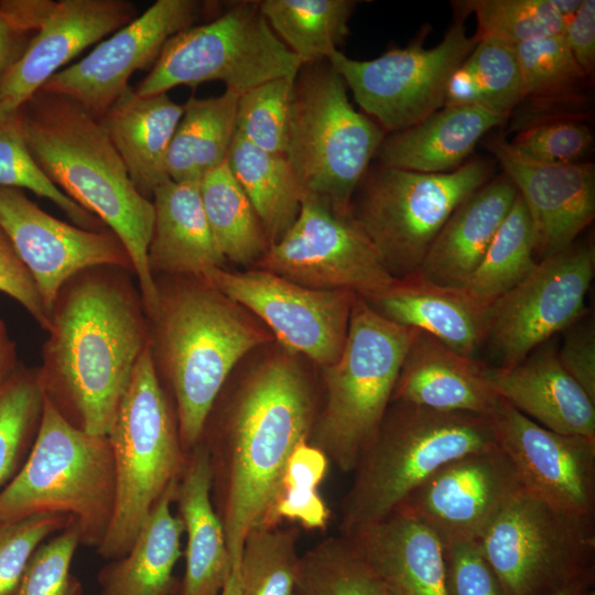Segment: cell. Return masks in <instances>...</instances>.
I'll use <instances>...</instances> for the list:
<instances>
[{
    "mask_svg": "<svg viewBox=\"0 0 595 595\" xmlns=\"http://www.w3.org/2000/svg\"><path fill=\"white\" fill-rule=\"evenodd\" d=\"M318 409L312 378L289 353L257 363L218 394L201 441L234 565L269 509L290 455L309 442Z\"/></svg>",
    "mask_w": 595,
    "mask_h": 595,
    "instance_id": "obj_1",
    "label": "cell"
},
{
    "mask_svg": "<svg viewBox=\"0 0 595 595\" xmlns=\"http://www.w3.org/2000/svg\"><path fill=\"white\" fill-rule=\"evenodd\" d=\"M132 270L96 266L60 289L37 367L47 401L72 425L108 435L133 369L150 342Z\"/></svg>",
    "mask_w": 595,
    "mask_h": 595,
    "instance_id": "obj_2",
    "label": "cell"
},
{
    "mask_svg": "<svg viewBox=\"0 0 595 595\" xmlns=\"http://www.w3.org/2000/svg\"><path fill=\"white\" fill-rule=\"evenodd\" d=\"M148 317L150 351L170 396L184 452L201 440L207 416L234 368L270 342V331L202 277L161 275Z\"/></svg>",
    "mask_w": 595,
    "mask_h": 595,
    "instance_id": "obj_3",
    "label": "cell"
},
{
    "mask_svg": "<svg viewBox=\"0 0 595 595\" xmlns=\"http://www.w3.org/2000/svg\"><path fill=\"white\" fill-rule=\"evenodd\" d=\"M26 147L46 176L125 246L147 316L158 289L147 260L152 201L141 195L99 120L73 99L40 89L20 109Z\"/></svg>",
    "mask_w": 595,
    "mask_h": 595,
    "instance_id": "obj_4",
    "label": "cell"
},
{
    "mask_svg": "<svg viewBox=\"0 0 595 595\" xmlns=\"http://www.w3.org/2000/svg\"><path fill=\"white\" fill-rule=\"evenodd\" d=\"M497 446L491 416L390 402L353 470L340 533L385 518L446 463Z\"/></svg>",
    "mask_w": 595,
    "mask_h": 595,
    "instance_id": "obj_5",
    "label": "cell"
},
{
    "mask_svg": "<svg viewBox=\"0 0 595 595\" xmlns=\"http://www.w3.org/2000/svg\"><path fill=\"white\" fill-rule=\"evenodd\" d=\"M416 333L356 296L343 350L322 367L325 398L309 440L338 469L353 472L375 435Z\"/></svg>",
    "mask_w": 595,
    "mask_h": 595,
    "instance_id": "obj_6",
    "label": "cell"
},
{
    "mask_svg": "<svg viewBox=\"0 0 595 595\" xmlns=\"http://www.w3.org/2000/svg\"><path fill=\"white\" fill-rule=\"evenodd\" d=\"M115 507V469L107 435L68 423L44 397L41 423L20 470L0 490V521L37 513L71 516L80 545L99 547Z\"/></svg>",
    "mask_w": 595,
    "mask_h": 595,
    "instance_id": "obj_7",
    "label": "cell"
},
{
    "mask_svg": "<svg viewBox=\"0 0 595 595\" xmlns=\"http://www.w3.org/2000/svg\"><path fill=\"white\" fill-rule=\"evenodd\" d=\"M115 469V507L96 549L104 560L123 556L185 463L173 402L155 371L150 345L140 356L107 435Z\"/></svg>",
    "mask_w": 595,
    "mask_h": 595,
    "instance_id": "obj_8",
    "label": "cell"
},
{
    "mask_svg": "<svg viewBox=\"0 0 595 595\" xmlns=\"http://www.w3.org/2000/svg\"><path fill=\"white\" fill-rule=\"evenodd\" d=\"M386 132L349 101L347 85L325 60L298 72L286 156L304 195L349 215L354 194Z\"/></svg>",
    "mask_w": 595,
    "mask_h": 595,
    "instance_id": "obj_9",
    "label": "cell"
},
{
    "mask_svg": "<svg viewBox=\"0 0 595 595\" xmlns=\"http://www.w3.org/2000/svg\"><path fill=\"white\" fill-rule=\"evenodd\" d=\"M489 165L474 160L446 173L379 164L367 170L350 214L388 271L400 279L419 271L452 213L485 185Z\"/></svg>",
    "mask_w": 595,
    "mask_h": 595,
    "instance_id": "obj_10",
    "label": "cell"
},
{
    "mask_svg": "<svg viewBox=\"0 0 595 595\" xmlns=\"http://www.w3.org/2000/svg\"><path fill=\"white\" fill-rule=\"evenodd\" d=\"M302 65L273 32L259 1H237L173 35L134 91L147 97L219 80L242 94L270 79L294 78Z\"/></svg>",
    "mask_w": 595,
    "mask_h": 595,
    "instance_id": "obj_11",
    "label": "cell"
},
{
    "mask_svg": "<svg viewBox=\"0 0 595 595\" xmlns=\"http://www.w3.org/2000/svg\"><path fill=\"white\" fill-rule=\"evenodd\" d=\"M478 543L502 595H548L593 572L594 515L561 510L522 489Z\"/></svg>",
    "mask_w": 595,
    "mask_h": 595,
    "instance_id": "obj_12",
    "label": "cell"
},
{
    "mask_svg": "<svg viewBox=\"0 0 595 595\" xmlns=\"http://www.w3.org/2000/svg\"><path fill=\"white\" fill-rule=\"evenodd\" d=\"M457 13L433 47L413 44L369 61L349 58L339 50L328 57L356 102L385 132L410 128L444 107L451 76L477 44L466 34V14Z\"/></svg>",
    "mask_w": 595,
    "mask_h": 595,
    "instance_id": "obj_13",
    "label": "cell"
},
{
    "mask_svg": "<svg viewBox=\"0 0 595 595\" xmlns=\"http://www.w3.org/2000/svg\"><path fill=\"white\" fill-rule=\"evenodd\" d=\"M256 268L306 288L348 290L366 301L397 280L351 214L313 195H304L295 221Z\"/></svg>",
    "mask_w": 595,
    "mask_h": 595,
    "instance_id": "obj_14",
    "label": "cell"
},
{
    "mask_svg": "<svg viewBox=\"0 0 595 595\" xmlns=\"http://www.w3.org/2000/svg\"><path fill=\"white\" fill-rule=\"evenodd\" d=\"M594 267L593 247L573 244L538 261L491 305L486 342L498 367L520 363L583 316Z\"/></svg>",
    "mask_w": 595,
    "mask_h": 595,
    "instance_id": "obj_15",
    "label": "cell"
},
{
    "mask_svg": "<svg viewBox=\"0 0 595 595\" xmlns=\"http://www.w3.org/2000/svg\"><path fill=\"white\" fill-rule=\"evenodd\" d=\"M201 277L262 321L288 350L321 368L338 359L357 296L354 292L306 288L258 268L245 272L215 268Z\"/></svg>",
    "mask_w": 595,
    "mask_h": 595,
    "instance_id": "obj_16",
    "label": "cell"
},
{
    "mask_svg": "<svg viewBox=\"0 0 595 595\" xmlns=\"http://www.w3.org/2000/svg\"><path fill=\"white\" fill-rule=\"evenodd\" d=\"M210 7L197 0H158L41 89L73 99L99 119L130 87L131 75L153 66L165 43L193 26Z\"/></svg>",
    "mask_w": 595,
    "mask_h": 595,
    "instance_id": "obj_17",
    "label": "cell"
},
{
    "mask_svg": "<svg viewBox=\"0 0 595 595\" xmlns=\"http://www.w3.org/2000/svg\"><path fill=\"white\" fill-rule=\"evenodd\" d=\"M522 489L516 467L497 446L446 463L399 508L426 524L444 547L478 541L501 509Z\"/></svg>",
    "mask_w": 595,
    "mask_h": 595,
    "instance_id": "obj_18",
    "label": "cell"
},
{
    "mask_svg": "<svg viewBox=\"0 0 595 595\" xmlns=\"http://www.w3.org/2000/svg\"><path fill=\"white\" fill-rule=\"evenodd\" d=\"M0 227L32 275L48 316L62 285L80 270L117 266L133 271L109 228L89 230L62 221L19 188L0 185Z\"/></svg>",
    "mask_w": 595,
    "mask_h": 595,
    "instance_id": "obj_19",
    "label": "cell"
},
{
    "mask_svg": "<svg viewBox=\"0 0 595 595\" xmlns=\"http://www.w3.org/2000/svg\"><path fill=\"white\" fill-rule=\"evenodd\" d=\"M491 419L524 490L567 512L595 513V439L549 430L500 398Z\"/></svg>",
    "mask_w": 595,
    "mask_h": 595,
    "instance_id": "obj_20",
    "label": "cell"
},
{
    "mask_svg": "<svg viewBox=\"0 0 595 595\" xmlns=\"http://www.w3.org/2000/svg\"><path fill=\"white\" fill-rule=\"evenodd\" d=\"M486 147L527 207L537 261L571 247L595 216L594 165L532 160L501 137Z\"/></svg>",
    "mask_w": 595,
    "mask_h": 595,
    "instance_id": "obj_21",
    "label": "cell"
},
{
    "mask_svg": "<svg viewBox=\"0 0 595 595\" xmlns=\"http://www.w3.org/2000/svg\"><path fill=\"white\" fill-rule=\"evenodd\" d=\"M127 0L54 1L22 54L0 77V121L17 113L83 50L136 19Z\"/></svg>",
    "mask_w": 595,
    "mask_h": 595,
    "instance_id": "obj_22",
    "label": "cell"
},
{
    "mask_svg": "<svg viewBox=\"0 0 595 595\" xmlns=\"http://www.w3.org/2000/svg\"><path fill=\"white\" fill-rule=\"evenodd\" d=\"M490 367L418 331L403 359L392 401L491 416L499 397Z\"/></svg>",
    "mask_w": 595,
    "mask_h": 595,
    "instance_id": "obj_23",
    "label": "cell"
},
{
    "mask_svg": "<svg viewBox=\"0 0 595 595\" xmlns=\"http://www.w3.org/2000/svg\"><path fill=\"white\" fill-rule=\"evenodd\" d=\"M342 536L372 567L388 595H448L443 544L405 509Z\"/></svg>",
    "mask_w": 595,
    "mask_h": 595,
    "instance_id": "obj_24",
    "label": "cell"
},
{
    "mask_svg": "<svg viewBox=\"0 0 595 595\" xmlns=\"http://www.w3.org/2000/svg\"><path fill=\"white\" fill-rule=\"evenodd\" d=\"M489 378L500 399L540 425L595 439V401L563 369L552 344L513 366L490 367Z\"/></svg>",
    "mask_w": 595,
    "mask_h": 595,
    "instance_id": "obj_25",
    "label": "cell"
},
{
    "mask_svg": "<svg viewBox=\"0 0 595 595\" xmlns=\"http://www.w3.org/2000/svg\"><path fill=\"white\" fill-rule=\"evenodd\" d=\"M367 302L387 320L430 334L466 356L476 357L487 338L490 309L462 288L437 284L419 272L397 279Z\"/></svg>",
    "mask_w": 595,
    "mask_h": 595,
    "instance_id": "obj_26",
    "label": "cell"
},
{
    "mask_svg": "<svg viewBox=\"0 0 595 595\" xmlns=\"http://www.w3.org/2000/svg\"><path fill=\"white\" fill-rule=\"evenodd\" d=\"M174 502L186 536L178 595H220L236 565L213 505L208 453L201 440L186 452Z\"/></svg>",
    "mask_w": 595,
    "mask_h": 595,
    "instance_id": "obj_27",
    "label": "cell"
},
{
    "mask_svg": "<svg viewBox=\"0 0 595 595\" xmlns=\"http://www.w3.org/2000/svg\"><path fill=\"white\" fill-rule=\"evenodd\" d=\"M154 220L148 266L158 275L201 277L223 268L225 259L210 231L199 182L167 178L152 194Z\"/></svg>",
    "mask_w": 595,
    "mask_h": 595,
    "instance_id": "obj_28",
    "label": "cell"
},
{
    "mask_svg": "<svg viewBox=\"0 0 595 595\" xmlns=\"http://www.w3.org/2000/svg\"><path fill=\"white\" fill-rule=\"evenodd\" d=\"M517 195L505 174L473 193L441 228L418 272L441 285L462 286L480 262Z\"/></svg>",
    "mask_w": 595,
    "mask_h": 595,
    "instance_id": "obj_29",
    "label": "cell"
},
{
    "mask_svg": "<svg viewBox=\"0 0 595 595\" xmlns=\"http://www.w3.org/2000/svg\"><path fill=\"white\" fill-rule=\"evenodd\" d=\"M183 105L166 93L139 96L129 87L98 119L144 197L169 177L166 156Z\"/></svg>",
    "mask_w": 595,
    "mask_h": 595,
    "instance_id": "obj_30",
    "label": "cell"
},
{
    "mask_svg": "<svg viewBox=\"0 0 595 595\" xmlns=\"http://www.w3.org/2000/svg\"><path fill=\"white\" fill-rule=\"evenodd\" d=\"M508 117L479 106H445L421 122L386 136L374 158L388 167L451 172L461 166L486 132Z\"/></svg>",
    "mask_w": 595,
    "mask_h": 595,
    "instance_id": "obj_31",
    "label": "cell"
},
{
    "mask_svg": "<svg viewBox=\"0 0 595 595\" xmlns=\"http://www.w3.org/2000/svg\"><path fill=\"white\" fill-rule=\"evenodd\" d=\"M177 482L171 483L155 502L129 551L99 570V595L172 594L184 533L180 518L171 510Z\"/></svg>",
    "mask_w": 595,
    "mask_h": 595,
    "instance_id": "obj_32",
    "label": "cell"
},
{
    "mask_svg": "<svg viewBox=\"0 0 595 595\" xmlns=\"http://www.w3.org/2000/svg\"><path fill=\"white\" fill-rule=\"evenodd\" d=\"M239 93L226 88L218 97H191L172 137L166 171L176 182H201L224 164L236 134Z\"/></svg>",
    "mask_w": 595,
    "mask_h": 595,
    "instance_id": "obj_33",
    "label": "cell"
},
{
    "mask_svg": "<svg viewBox=\"0 0 595 595\" xmlns=\"http://www.w3.org/2000/svg\"><path fill=\"white\" fill-rule=\"evenodd\" d=\"M226 163L250 201L270 242L295 221L304 192L284 154L261 150L235 134Z\"/></svg>",
    "mask_w": 595,
    "mask_h": 595,
    "instance_id": "obj_34",
    "label": "cell"
},
{
    "mask_svg": "<svg viewBox=\"0 0 595 595\" xmlns=\"http://www.w3.org/2000/svg\"><path fill=\"white\" fill-rule=\"evenodd\" d=\"M199 191L210 231L224 259L241 266L256 264L270 242L226 162L201 180Z\"/></svg>",
    "mask_w": 595,
    "mask_h": 595,
    "instance_id": "obj_35",
    "label": "cell"
},
{
    "mask_svg": "<svg viewBox=\"0 0 595 595\" xmlns=\"http://www.w3.org/2000/svg\"><path fill=\"white\" fill-rule=\"evenodd\" d=\"M351 0H262L273 32L303 64L328 60L349 34Z\"/></svg>",
    "mask_w": 595,
    "mask_h": 595,
    "instance_id": "obj_36",
    "label": "cell"
},
{
    "mask_svg": "<svg viewBox=\"0 0 595 595\" xmlns=\"http://www.w3.org/2000/svg\"><path fill=\"white\" fill-rule=\"evenodd\" d=\"M532 225L517 195L480 262L462 288L479 305H491L523 280L537 266Z\"/></svg>",
    "mask_w": 595,
    "mask_h": 595,
    "instance_id": "obj_37",
    "label": "cell"
},
{
    "mask_svg": "<svg viewBox=\"0 0 595 595\" xmlns=\"http://www.w3.org/2000/svg\"><path fill=\"white\" fill-rule=\"evenodd\" d=\"M523 99L519 65L512 47L477 42L450 78L445 106H479L510 115Z\"/></svg>",
    "mask_w": 595,
    "mask_h": 595,
    "instance_id": "obj_38",
    "label": "cell"
},
{
    "mask_svg": "<svg viewBox=\"0 0 595 595\" xmlns=\"http://www.w3.org/2000/svg\"><path fill=\"white\" fill-rule=\"evenodd\" d=\"M299 538L296 526L251 528L238 565L240 595H294L301 562Z\"/></svg>",
    "mask_w": 595,
    "mask_h": 595,
    "instance_id": "obj_39",
    "label": "cell"
},
{
    "mask_svg": "<svg viewBox=\"0 0 595 595\" xmlns=\"http://www.w3.org/2000/svg\"><path fill=\"white\" fill-rule=\"evenodd\" d=\"M294 595H388L381 581L344 536L326 538L301 555Z\"/></svg>",
    "mask_w": 595,
    "mask_h": 595,
    "instance_id": "obj_40",
    "label": "cell"
},
{
    "mask_svg": "<svg viewBox=\"0 0 595 595\" xmlns=\"http://www.w3.org/2000/svg\"><path fill=\"white\" fill-rule=\"evenodd\" d=\"M328 464L321 450L309 442L300 443L290 455L273 500L259 524L279 526L286 520L304 529L325 530L329 509L318 487Z\"/></svg>",
    "mask_w": 595,
    "mask_h": 595,
    "instance_id": "obj_41",
    "label": "cell"
},
{
    "mask_svg": "<svg viewBox=\"0 0 595 595\" xmlns=\"http://www.w3.org/2000/svg\"><path fill=\"white\" fill-rule=\"evenodd\" d=\"M44 407L36 368L20 365L0 387V490L25 462L35 440Z\"/></svg>",
    "mask_w": 595,
    "mask_h": 595,
    "instance_id": "obj_42",
    "label": "cell"
},
{
    "mask_svg": "<svg viewBox=\"0 0 595 595\" xmlns=\"http://www.w3.org/2000/svg\"><path fill=\"white\" fill-rule=\"evenodd\" d=\"M464 14L473 13L476 42L493 41L510 47L531 40L562 34L565 19L551 0H467L453 2Z\"/></svg>",
    "mask_w": 595,
    "mask_h": 595,
    "instance_id": "obj_43",
    "label": "cell"
},
{
    "mask_svg": "<svg viewBox=\"0 0 595 595\" xmlns=\"http://www.w3.org/2000/svg\"><path fill=\"white\" fill-rule=\"evenodd\" d=\"M0 185L25 188L50 199L78 227L107 228L99 218L63 193L37 165L26 147L19 111L0 121Z\"/></svg>",
    "mask_w": 595,
    "mask_h": 595,
    "instance_id": "obj_44",
    "label": "cell"
},
{
    "mask_svg": "<svg viewBox=\"0 0 595 595\" xmlns=\"http://www.w3.org/2000/svg\"><path fill=\"white\" fill-rule=\"evenodd\" d=\"M294 79H270L240 94L236 133L261 150L284 154Z\"/></svg>",
    "mask_w": 595,
    "mask_h": 595,
    "instance_id": "obj_45",
    "label": "cell"
},
{
    "mask_svg": "<svg viewBox=\"0 0 595 595\" xmlns=\"http://www.w3.org/2000/svg\"><path fill=\"white\" fill-rule=\"evenodd\" d=\"M522 82L523 98H555L585 77L562 34L512 46Z\"/></svg>",
    "mask_w": 595,
    "mask_h": 595,
    "instance_id": "obj_46",
    "label": "cell"
},
{
    "mask_svg": "<svg viewBox=\"0 0 595 595\" xmlns=\"http://www.w3.org/2000/svg\"><path fill=\"white\" fill-rule=\"evenodd\" d=\"M79 545L80 530L72 519L34 551L13 595H82V584L71 572Z\"/></svg>",
    "mask_w": 595,
    "mask_h": 595,
    "instance_id": "obj_47",
    "label": "cell"
},
{
    "mask_svg": "<svg viewBox=\"0 0 595 595\" xmlns=\"http://www.w3.org/2000/svg\"><path fill=\"white\" fill-rule=\"evenodd\" d=\"M72 519L46 512L0 521V595L14 594L34 551Z\"/></svg>",
    "mask_w": 595,
    "mask_h": 595,
    "instance_id": "obj_48",
    "label": "cell"
},
{
    "mask_svg": "<svg viewBox=\"0 0 595 595\" xmlns=\"http://www.w3.org/2000/svg\"><path fill=\"white\" fill-rule=\"evenodd\" d=\"M585 123L559 120L538 123L521 131L510 144L522 155L548 163H573L592 147Z\"/></svg>",
    "mask_w": 595,
    "mask_h": 595,
    "instance_id": "obj_49",
    "label": "cell"
},
{
    "mask_svg": "<svg viewBox=\"0 0 595 595\" xmlns=\"http://www.w3.org/2000/svg\"><path fill=\"white\" fill-rule=\"evenodd\" d=\"M443 548L448 595H502L478 541L453 542Z\"/></svg>",
    "mask_w": 595,
    "mask_h": 595,
    "instance_id": "obj_50",
    "label": "cell"
},
{
    "mask_svg": "<svg viewBox=\"0 0 595 595\" xmlns=\"http://www.w3.org/2000/svg\"><path fill=\"white\" fill-rule=\"evenodd\" d=\"M0 292L17 301L42 329L48 331L50 316L44 307L36 284L1 227Z\"/></svg>",
    "mask_w": 595,
    "mask_h": 595,
    "instance_id": "obj_51",
    "label": "cell"
},
{
    "mask_svg": "<svg viewBox=\"0 0 595 595\" xmlns=\"http://www.w3.org/2000/svg\"><path fill=\"white\" fill-rule=\"evenodd\" d=\"M565 331L558 359L563 369L595 401V328L592 320H577Z\"/></svg>",
    "mask_w": 595,
    "mask_h": 595,
    "instance_id": "obj_52",
    "label": "cell"
},
{
    "mask_svg": "<svg viewBox=\"0 0 595 595\" xmlns=\"http://www.w3.org/2000/svg\"><path fill=\"white\" fill-rule=\"evenodd\" d=\"M563 35L582 72L589 75L595 65V1L582 0L574 14L565 20Z\"/></svg>",
    "mask_w": 595,
    "mask_h": 595,
    "instance_id": "obj_53",
    "label": "cell"
},
{
    "mask_svg": "<svg viewBox=\"0 0 595 595\" xmlns=\"http://www.w3.org/2000/svg\"><path fill=\"white\" fill-rule=\"evenodd\" d=\"M30 39L26 32L15 28L0 10V77L22 54Z\"/></svg>",
    "mask_w": 595,
    "mask_h": 595,
    "instance_id": "obj_54",
    "label": "cell"
},
{
    "mask_svg": "<svg viewBox=\"0 0 595 595\" xmlns=\"http://www.w3.org/2000/svg\"><path fill=\"white\" fill-rule=\"evenodd\" d=\"M20 365L15 343L9 334L6 323L0 318V387Z\"/></svg>",
    "mask_w": 595,
    "mask_h": 595,
    "instance_id": "obj_55",
    "label": "cell"
},
{
    "mask_svg": "<svg viewBox=\"0 0 595 595\" xmlns=\"http://www.w3.org/2000/svg\"><path fill=\"white\" fill-rule=\"evenodd\" d=\"M592 581L593 572H589L548 595H586L589 592Z\"/></svg>",
    "mask_w": 595,
    "mask_h": 595,
    "instance_id": "obj_56",
    "label": "cell"
},
{
    "mask_svg": "<svg viewBox=\"0 0 595 595\" xmlns=\"http://www.w3.org/2000/svg\"><path fill=\"white\" fill-rule=\"evenodd\" d=\"M220 595H240V577L238 565L234 566Z\"/></svg>",
    "mask_w": 595,
    "mask_h": 595,
    "instance_id": "obj_57",
    "label": "cell"
},
{
    "mask_svg": "<svg viewBox=\"0 0 595 595\" xmlns=\"http://www.w3.org/2000/svg\"><path fill=\"white\" fill-rule=\"evenodd\" d=\"M586 595H593V594H591V592H588Z\"/></svg>",
    "mask_w": 595,
    "mask_h": 595,
    "instance_id": "obj_58",
    "label": "cell"
}]
</instances>
